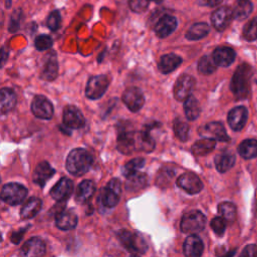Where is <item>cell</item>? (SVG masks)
<instances>
[{
  "label": "cell",
  "instance_id": "obj_24",
  "mask_svg": "<svg viewBox=\"0 0 257 257\" xmlns=\"http://www.w3.org/2000/svg\"><path fill=\"white\" fill-rule=\"evenodd\" d=\"M236 53L230 47H218L213 52V59L219 66H229L235 60Z\"/></svg>",
  "mask_w": 257,
  "mask_h": 257
},
{
  "label": "cell",
  "instance_id": "obj_16",
  "mask_svg": "<svg viewBox=\"0 0 257 257\" xmlns=\"http://www.w3.org/2000/svg\"><path fill=\"white\" fill-rule=\"evenodd\" d=\"M248 111L245 106L232 108L228 113V123L233 131H241L247 121Z\"/></svg>",
  "mask_w": 257,
  "mask_h": 257
},
{
  "label": "cell",
  "instance_id": "obj_44",
  "mask_svg": "<svg viewBox=\"0 0 257 257\" xmlns=\"http://www.w3.org/2000/svg\"><path fill=\"white\" fill-rule=\"evenodd\" d=\"M150 1L151 0H128V5L134 12L141 13L148 8Z\"/></svg>",
  "mask_w": 257,
  "mask_h": 257
},
{
  "label": "cell",
  "instance_id": "obj_19",
  "mask_svg": "<svg viewBox=\"0 0 257 257\" xmlns=\"http://www.w3.org/2000/svg\"><path fill=\"white\" fill-rule=\"evenodd\" d=\"M183 249L186 257H201L204 250L203 241L197 235L191 234L186 238Z\"/></svg>",
  "mask_w": 257,
  "mask_h": 257
},
{
  "label": "cell",
  "instance_id": "obj_11",
  "mask_svg": "<svg viewBox=\"0 0 257 257\" xmlns=\"http://www.w3.org/2000/svg\"><path fill=\"white\" fill-rule=\"evenodd\" d=\"M122 101L130 110L136 112L143 107L145 96L140 88L128 87L122 93Z\"/></svg>",
  "mask_w": 257,
  "mask_h": 257
},
{
  "label": "cell",
  "instance_id": "obj_39",
  "mask_svg": "<svg viewBox=\"0 0 257 257\" xmlns=\"http://www.w3.org/2000/svg\"><path fill=\"white\" fill-rule=\"evenodd\" d=\"M144 165H145V160L143 158L133 159L124 165V167L122 168V174L125 177H130V176L138 173L139 170L144 167Z\"/></svg>",
  "mask_w": 257,
  "mask_h": 257
},
{
  "label": "cell",
  "instance_id": "obj_32",
  "mask_svg": "<svg viewBox=\"0 0 257 257\" xmlns=\"http://www.w3.org/2000/svg\"><path fill=\"white\" fill-rule=\"evenodd\" d=\"M210 31L209 25L205 22H198L193 24L188 32L186 33V38L189 40H198L205 37Z\"/></svg>",
  "mask_w": 257,
  "mask_h": 257
},
{
  "label": "cell",
  "instance_id": "obj_40",
  "mask_svg": "<svg viewBox=\"0 0 257 257\" xmlns=\"http://www.w3.org/2000/svg\"><path fill=\"white\" fill-rule=\"evenodd\" d=\"M243 36L247 41H254L257 39V16L250 20L243 28Z\"/></svg>",
  "mask_w": 257,
  "mask_h": 257
},
{
  "label": "cell",
  "instance_id": "obj_15",
  "mask_svg": "<svg viewBox=\"0 0 257 257\" xmlns=\"http://www.w3.org/2000/svg\"><path fill=\"white\" fill-rule=\"evenodd\" d=\"M44 253L45 244L38 237H33L27 240L20 249L21 257H42Z\"/></svg>",
  "mask_w": 257,
  "mask_h": 257
},
{
  "label": "cell",
  "instance_id": "obj_10",
  "mask_svg": "<svg viewBox=\"0 0 257 257\" xmlns=\"http://www.w3.org/2000/svg\"><path fill=\"white\" fill-rule=\"evenodd\" d=\"M199 134L203 138L212 139L215 141H220V142L229 141V137L226 134L225 127L221 122H217V121L206 123L205 125L199 128Z\"/></svg>",
  "mask_w": 257,
  "mask_h": 257
},
{
  "label": "cell",
  "instance_id": "obj_33",
  "mask_svg": "<svg viewBox=\"0 0 257 257\" xmlns=\"http://www.w3.org/2000/svg\"><path fill=\"white\" fill-rule=\"evenodd\" d=\"M235 164V156L230 153H222L219 154L215 158L216 169L220 173H225L229 171Z\"/></svg>",
  "mask_w": 257,
  "mask_h": 257
},
{
  "label": "cell",
  "instance_id": "obj_46",
  "mask_svg": "<svg viewBox=\"0 0 257 257\" xmlns=\"http://www.w3.org/2000/svg\"><path fill=\"white\" fill-rule=\"evenodd\" d=\"M16 14V12L12 15V18H11V22H10V26H9V30L10 31H15L17 28H18V26H19V21H18V19L20 18L19 16H17V15H15Z\"/></svg>",
  "mask_w": 257,
  "mask_h": 257
},
{
  "label": "cell",
  "instance_id": "obj_36",
  "mask_svg": "<svg viewBox=\"0 0 257 257\" xmlns=\"http://www.w3.org/2000/svg\"><path fill=\"white\" fill-rule=\"evenodd\" d=\"M218 212L220 213L221 217H223L226 222L233 223L236 218V207L233 203L230 202H223L218 206Z\"/></svg>",
  "mask_w": 257,
  "mask_h": 257
},
{
  "label": "cell",
  "instance_id": "obj_27",
  "mask_svg": "<svg viewBox=\"0 0 257 257\" xmlns=\"http://www.w3.org/2000/svg\"><path fill=\"white\" fill-rule=\"evenodd\" d=\"M16 104V95L11 88L4 87L0 91V110L2 114L9 112Z\"/></svg>",
  "mask_w": 257,
  "mask_h": 257
},
{
  "label": "cell",
  "instance_id": "obj_5",
  "mask_svg": "<svg viewBox=\"0 0 257 257\" xmlns=\"http://www.w3.org/2000/svg\"><path fill=\"white\" fill-rule=\"evenodd\" d=\"M26 196L27 189L18 183L5 184L1 191V199L11 206L21 204Z\"/></svg>",
  "mask_w": 257,
  "mask_h": 257
},
{
  "label": "cell",
  "instance_id": "obj_51",
  "mask_svg": "<svg viewBox=\"0 0 257 257\" xmlns=\"http://www.w3.org/2000/svg\"><path fill=\"white\" fill-rule=\"evenodd\" d=\"M157 1H159V0H157Z\"/></svg>",
  "mask_w": 257,
  "mask_h": 257
},
{
  "label": "cell",
  "instance_id": "obj_48",
  "mask_svg": "<svg viewBox=\"0 0 257 257\" xmlns=\"http://www.w3.org/2000/svg\"><path fill=\"white\" fill-rule=\"evenodd\" d=\"M222 0H204V3L208 6H216L217 4H219Z\"/></svg>",
  "mask_w": 257,
  "mask_h": 257
},
{
  "label": "cell",
  "instance_id": "obj_29",
  "mask_svg": "<svg viewBox=\"0 0 257 257\" xmlns=\"http://www.w3.org/2000/svg\"><path fill=\"white\" fill-rule=\"evenodd\" d=\"M42 202L39 198H30L22 207L20 211V216L22 219H30L34 217L41 209Z\"/></svg>",
  "mask_w": 257,
  "mask_h": 257
},
{
  "label": "cell",
  "instance_id": "obj_8",
  "mask_svg": "<svg viewBox=\"0 0 257 257\" xmlns=\"http://www.w3.org/2000/svg\"><path fill=\"white\" fill-rule=\"evenodd\" d=\"M121 189L118 179L110 180L103 188L101 194V203L107 208H112L117 205L120 197Z\"/></svg>",
  "mask_w": 257,
  "mask_h": 257
},
{
  "label": "cell",
  "instance_id": "obj_25",
  "mask_svg": "<svg viewBox=\"0 0 257 257\" xmlns=\"http://www.w3.org/2000/svg\"><path fill=\"white\" fill-rule=\"evenodd\" d=\"M95 192V185L90 180L82 181L76 190L75 200L77 203L83 204L87 202Z\"/></svg>",
  "mask_w": 257,
  "mask_h": 257
},
{
  "label": "cell",
  "instance_id": "obj_7",
  "mask_svg": "<svg viewBox=\"0 0 257 257\" xmlns=\"http://www.w3.org/2000/svg\"><path fill=\"white\" fill-rule=\"evenodd\" d=\"M108 78L104 74L91 76L86 84L85 95L89 99L100 98L108 87Z\"/></svg>",
  "mask_w": 257,
  "mask_h": 257
},
{
  "label": "cell",
  "instance_id": "obj_17",
  "mask_svg": "<svg viewBox=\"0 0 257 257\" xmlns=\"http://www.w3.org/2000/svg\"><path fill=\"white\" fill-rule=\"evenodd\" d=\"M72 182L68 178H62L56 183V185L53 186L50 191V196L53 200L61 202L70 196V194L72 193Z\"/></svg>",
  "mask_w": 257,
  "mask_h": 257
},
{
  "label": "cell",
  "instance_id": "obj_50",
  "mask_svg": "<svg viewBox=\"0 0 257 257\" xmlns=\"http://www.w3.org/2000/svg\"><path fill=\"white\" fill-rule=\"evenodd\" d=\"M256 216H257V205H256Z\"/></svg>",
  "mask_w": 257,
  "mask_h": 257
},
{
  "label": "cell",
  "instance_id": "obj_20",
  "mask_svg": "<svg viewBox=\"0 0 257 257\" xmlns=\"http://www.w3.org/2000/svg\"><path fill=\"white\" fill-rule=\"evenodd\" d=\"M55 173V170L47 162L39 163L34 169L32 180L35 184L40 187H43L47 180H49Z\"/></svg>",
  "mask_w": 257,
  "mask_h": 257
},
{
  "label": "cell",
  "instance_id": "obj_14",
  "mask_svg": "<svg viewBox=\"0 0 257 257\" xmlns=\"http://www.w3.org/2000/svg\"><path fill=\"white\" fill-rule=\"evenodd\" d=\"M63 124L72 130L80 128L84 125L85 119L81 111L74 105H67L63 109Z\"/></svg>",
  "mask_w": 257,
  "mask_h": 257
},
{
  "label": "cell",
  "instance_id": "obj_34",
  "mask_svg": "<svg viewBox=\"0 0 257 257\" xmlns=\"http://www.w3.org/2000/svg\"><path fill=\"white\" fill-rule=\"evenodd\" d=\"M238 153L244 159L257 157V141L252 139L243 141L238 147Z\"/></svg>",
  "mask_w": 257,
  "mask_h": 257
},
{
  "label": "cell",
  "instance_id": "obj_21",
  "mask_svg": "<svg viewBox=\"0 0 257 257\" xmlns=\"http://www.w3.org/2000/svg\"><path fill=\"white\" fill-rule=\"evenodd\" d=\"M57 72H58V64H57L56 54L54 52H51L46 55V59L41 69L40 77L44 80L51 81L57 76Z\"/></svg>",
  "mask_w": 257,
  "mask_h": 257
},
{
  "label": "cell",
  "instance_id": "obj_3",
  "mask_svg": "<svg viewBox=\"0 0 257 257\" xmlns=\"http://www.w3.org/2000/svg\"><path fill=\"white\" fill-rule=\"evenodd\" d=\"M117 149L126 155L136 150V134L128 122L117 125Z\"/></svg>",
  "mask_w": 257,
  "mask_h": 257
},
{
  "label": "cell",
  "instance_id": "obj_13",
  "mask_svg": "<svg viewBox=\"0 0 257 257\" xmlns=\"http://www.w3.org/2000/svg\"><path fill=\"white\" fill-rule=\"evenodd\" d=\"M194 78L188 74L180 76L174 86V96L177 100L185 101L190 95L194 87Z\"/></svg>",
  "mask_w": 257,
  "mask_h": 257
},
{
  "label": "cell",
  "instance_id": "obj_43",
  "mask_svg": "<svg viewBox=\"0 0 257 257\" xmlns=\"http://www.w3.org/2000/svg\"><path fill=\"white\" fill-rule=\"evenodd\" d=\"M211 228L218 236H222L226 229V220L223 217H215L211 221Z\"/></svg>",
  "mask_w": 257,
  "mask_h": 257
},
{
  "label": "cell",
  "instance_id": "obj_4",
  "mask_svg": "<svg viewBox=\"0 0 257 257\" xmlns=\"http://www.w3.org/2000/svg\"><path fill=\"white\" fill-rule=\"evenodd\" d=\"M206 225L205 215L198 211L193 210L186 213L181 220V230L184 233L195 234L201 232Z\"/></svg>",
  "mask_w": 257,
  "mask_h": 257
},
{
  "label": "cell",
  "instance_id": "obj_38",
  "mask_svg": "<svg viewBox=\"0 0 257 257\" xmlns=\"http://www.w3.org/2000/svg\"><path fill=\"white\" fill-rule=\"evenodd\" d=\"M174 133L176 135V137L182 141V142H186L188 140L189 137V125L187 122L183 121L180 118H176L174 120Z\"/></svg>",
  "mask_w": 257,
  "mask_h": 257
},
{
  "label": "cell",
  "instance_id": "obj_26",
  "mask_svg": "<svg viewBox=\"0 0 257 257\" xmlns=\"http://www.w3.org/2000/svg\"><path fill=\"white\" fill-rule=\"evenodd\" d=\"M182 62V58L174 53L165 54L161 57L159 62V69L162 73H170L175 70Z\"/></svg>",
  "mask_w": 257,
  "mask_h": 257
},
{
  "label": "cell",
  "instance_id": "obj_23",
  "mask_svg": "<svg viewBox=\"0 0 257 257\" xmlns=\"http://www.w3.org/2000/svg\"><path fill=\"white\" fill-rule=\"evenodd\" d=\"M77 224V216L71 210H63L57 214L55 225L60 230L73 229Z\"/></svg>",
  "mask_w": 257,
  "mask_h": 257
},
{
  "label": "cell",
  "instance_id": "obj_6",
  "mask_svg": "<svg viewBox=\"0 0 257 257\" xmlns=\"http://www.w3.org/2000/svg\"><path fill=\"white\" fill-rule=\"evenodd\" d=\"M120 243L130 251L145 253L148 249V245L145 239L138 233H132L127 230H121L118 235Z\"/></svg>",
  "mask_w": 257,
  "mask_h": 257
},
{
  "label": "cell",
  "instance_id": "obj_42",
  "mask_svg": "<svg viewBox=\"0 0 257 257\" xmlns=\"http://www.w3.org/2000/svg\"><path fill=\"white\" fill-rule=\"evenodd\" d=\"M60 23H61V16H60V13L55 10V11H52L49 15H48V18H47V21H46V24H47V27L52 30V31H55L59 28L60 26Z\"/></svg>",
  "mask_w": 257,
  "mask_h": 257
},
{
  "label": "cell",
  "instance_id": "obj_49",
  "mask_svg": "<svg viewBox=\"0 0 257 257\" xmlns=\"http://www.w3.org/2000/svg\"><path fill=\"white\" fill-rule=\"evenodd\" d=\"M130 257H139V256H137V255H132V256H130Z\"/></svg>",
  "mask_w": 257,
  "mask_h": 257
},
{
  "label": "cell",
  "instance_id": "obj_28",
  "mask_svg": "<svg viewBox=\"0 0 257 257\" xmlns=\"http://www.w3.org/2000/svg\"><path fill=\"white\" fill-rule=\"evenodd\" d=\"M148 185V177L144 173H136L127 177L125 182V189L130 192H136L146 188Z\"/></svg>",
  "mask_w": 257,
  "mask_h": 257
},
{
  "label": "cell",
  "instance_id": "obj_12",
  "mask_svg": "<svg viewBox=\"0 0 257 257\" xmlns=\"http://www.w3.org/2000/svg\"><path fill=\"white\" fill-rule=\"evenodd\" d=\"M177 185L188 194H197L203 189V183L194 173H184L177 179Z\"/></svg>",
  "mask_w": 257,
  "mask_h": 257
},
{
  "label": "cell",
  "instance_id": "obj_45",
  "mask_svg": "<svg viewBox=\"0 0 257 257\" xmlns=\"http://www.w3.org/2000/svg\"><path fill=\"white\" fill-rule=\"evenodd\" d=\"M239 257H257V245L249 244L241 252Z\"/></svg>",
  "mask_w": 257,
  "mask_h": 257
},
{
  "label": "cell",
  "instance_id": "obj_18",
  "mask_svg": "<svg viewBox=\"0 0 257 257\" xmlns=\"http://www.w3.org/2000/svg\"><path fill=\"white\" fill-rule=\"evenodd\" d=\"M233 18V11L228 7H221L215 10L211 16V21L218 31H223Z\"/></svg>",
  "mask_w": 257,
  "mask_h": 257
},
{
  "label": "cell",
  "instance_id": "obj_22",
  "mask_svg": "<svg viewBox=\"0 0 257 257\" xmlns=\"http://www.w3.org/2000/svg\"><path fill=\"white\" fill-rule=\"evenodd\" d=\"M177 27V19L171 15H165L162 17L155 26V32L157 36L164 38L169 36Z\"/></svg>",
  "mask_w": 257,
  "mask_h": 257
},
{
  "label": "cell",
  "instance_id": "obj_47",
  "mask_svg": "<svg viewBox=\"0 0 257 257\" xmlns=\"http://www.w3.org/2000/svg\"><path fill=\"white\" fill-rule=\"evenodd\" d=\"M24 233H25V230H21L20 232H15V233H13V234H12V236H11V240H12V242H13V243H15V244L19 243V241L21 240L22 235H23Z\"/></svg>",
  "mask_w": 257,
  "mask_h": 257
},
{
  "label": "cell",
  "instance_id": "obj_41",
  "mask_svg": "<svg viewBox=\"0 0 257 257\" xmlns=\"http://www.w3.org/2000/svg\"><path fill=\"white\" fill-rule=\"evenodd\" d=\"M34 44H35V47L37 50H40V51L46 50L52 46V39L50 36L42 34L35 38Z\"/></svg>",
  "mask_w": 257,
  "mask_h": 257
},
{
  "label": "cell",
  "instance_id": "obj_1",
  "mask_svg": "<svg viewBox=\"0 0 257 257\" xmlns=\"http://www.w3.org/2000/svg\"><path fill=\"white\" fill-rule=\"evenodd\" d=\"M92 157L84 149L72 150L66 159V169L73 176L84 175L92 165Z\"/></svg>",
  "mask_w": 257,
  "mask_h": 257
},
{
  "label": "cell",
  "instance_id": "obj_35",
  "mask_svg": "<svg viewBox=\"0 0 257 257\" xmlns=\"http://www.w3.org/2000/svg\"><path fill=\"white\" fill-rule=\"evenodd\" d=\"M184 111H185L186 117L190 120H194L199 116L201 108H200L198 100L194 96L190 95L185 100V102H184Z\"/></svg>",
  "mask_w": 257,
  "mask_h": 257
},
{
  "label": "cell",
  "instance_id": "obj_31",
  "mask_svg": "<svg viewBox=\"0 0 257 257\" xmlns=\"http://www.w3.org/2000/svg\"><path fill=\"white\" fill-rule=\"evenodd\" d=\"M253 10V5L250 0H238L233 11V18L237 20H244Z\"/></svg>",
  "mask_w": 257,
  "mask_h": 257
},
{
  "label": "cell",
  "instance_id": "obj_37",
  "mask_svg": "<svg viewBox=\"0 0 257 257\" xmlns=\"http://www.w3.org/2000/svg\"><path fill=\"white\" fill-rule=\"evenodd\" d=\"M217 69V64L215 63L213 57L203 56L198 62V70L202 74H211Z\"/></svg>",
  "mask_w": 257,
  "mask_h": 257
},
{
  "label": "cell",
  "instance_id": "obj_9",
  "mask_svg": "<svg viewBox=\"0 0 257 257\" xmlns=\"http://www.w3.org/2000/svg\"><path fill=\"white\" fill-rule=\"evenodd\" d=\"M32 113L42 119H49L53 115L52 103L43 95H36L31 102Z\"/></svg>",
  "mask_w": 257,
  "mask_h": 257
},
{
  "label": "cell",
  "instance_id": "obj_30",
  "mask_svg": "<svg viewBox=\"0 0 257 257\" xmlns=\"http://www.w3.org/2000/svg\"><path fill=\"white\" fill-rule=\"evenodd\" d=\"M216 146V141L212 139L204 138L202 140L197 141L192 146V152L195 156H205L211 153Z\"/></svg>",
  "mask_w": 257,
  "mask_h": 257
},
{
  "label": "cell",
  "instance_id": "obj_2",
  "mask_svg": "<svg viewBox=\"0 0 257 257\" xmlns=\"http://www.w3.org/2000/svg\"><path fill=\"white\" fill-rule=\"evenodd\" d=\"M251 71V67L248 64L243 63L236 69L232 77L230 87L232 92L238 98H243L248 93L250 77L252 74Z\"/></svg>",
  "mask_w": 257,
  "mask_h": 257
}]
</instances>
